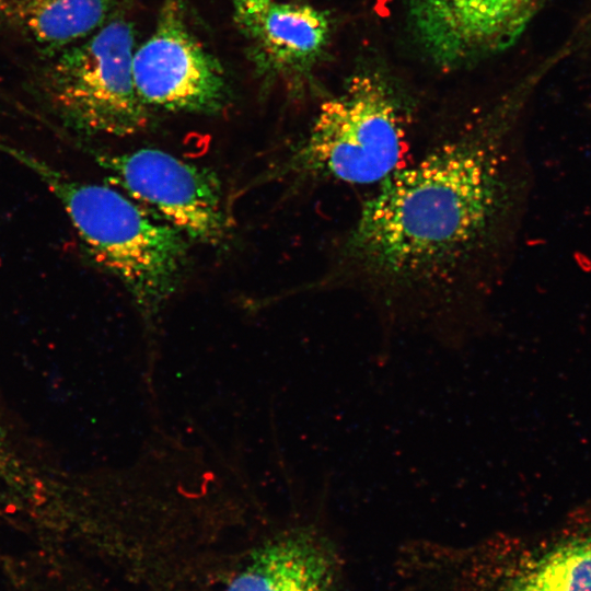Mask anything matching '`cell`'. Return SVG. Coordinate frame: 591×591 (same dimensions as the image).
I'll return each mask as SVG.
<instances>
[{
	"instance_id": "cell-1",
	"label": "cell",
	"mask_w": 591,
	"mask_h": 591,
	"mask_svg": "<svg viewBox=\"0 0 591 591\" xmlns=\"http://www.w3.org/2000/svg\"><path fill=\"white\" fill-rule=\"evenodd\" d=\"M499 114L434 141L378 184L346 232L338 280L372 298L387 325L447 344L468 333L512 201L509 120Z\"/></svg>"
},
{
	"instance_id": "cell-2",
	"label": "cell",
	"mask_w": 591,
	"mask_h": 591,
	"mask_svg": "<svg viewBox=\"0 0 591 591\" xmlns=\"http://www.w3.org/2000/svg\"><path fill=\"white\" fill-rule=\"evenodd\" d=\"M0 152L55 196L88 254L124 285L149 328L181 283L188 240L113 185L76 179L4 140Z\"/></svg>"
},
{
	"instance_id": "cell-3",
	"label": "cell",
	"mask_w": 591,
	"mask_h": 591,
	"mask_svg": "<svg viewBox=\"0 0 591 591\" xmlns=\"http://www.w3.org/2000/svg\"><path fill=\"white\" fill-rule=\"evenodd\" d=\"M403 579L412 591H591V512L542 534L414 542Z\"/></svg>"
},
{
	"instance_id": "cell-4",
	"label": "cell",
	"mask_w": 591,
	"mask_h": 591,
	"mask_svg": "<svg viewBox=\"0 0 591 591\" xmlns=\"http://www.w3.org/2000/svg\"><path fill=\"white\" fill-rule=\"evenodd\" d=\"M406 114L383 79L357 73L321 105L292 166L304 178L376 186L403 166Z\"/></svg>"
},
{
	"instance_id": "cell-5",
	"label": "cell",
	"mask_w": 591,
	"mask_h": 591,
	"mask_svg": "<svg viewBox=\"0 0 591 591\" xmlns=\"http://www.w3.org/2000/svg\"><path fill=\"white\" fill-rule=\"evenodd\" d=\"M134 44L130 23L113 20L51 65L45 79L46 97L69 128L125 137L147 126V105L132 76Z\"/></svg>"
},
{
	"instance_id": "cell-6",
	"label": "cell",
	"mask_w": 591,
	"mask_h": 591,
	"mask_svg": "<svg viewBox=\"0 0 591 591\" xmlns=\"http://www.w3.org/2000/svg\"><path fill=\"white\" fill-rule=\"evenodd\" d=\"M91 154L106 172L111 185L188 241L219 245L227 239L230 219L221 185L208 169L151 148Z\"/></svg>"
},
{
	"instance_id": "cell-7",
	"label": "cell",
	"mask_w": 591,
	"mask_h": 591,
	"mask_svg": "<svg viewBox=\"0 0 591 591\" xmlns=\"http://www.w3.org/2000/svg\"><path fill=\"white\" fill-rule=\"evenodd\" d=\"M137 93L146 105L212 114L228 101L223 69L184 23L177 0H165L152 35L132 56Z\"/></svg>"
},
{
	"instance_id": "cell-8",
	"label": "cell",
	"mask_w": 591,
	"mask_h": 591,
	"mask_svg": "<svg viewBox=\"0 0 591 591\" xmlns=\"http://www.w3.org/2000/svg\"><path fill=\"white\" fill-rule=\"evenodd\" d=\"M553 0H406L429 56L454 68L502 53Z\"/></svg>"
},
{
	"instance_id": "cell-9",
	"label": "cell",
	"mask_w": 591,
	"mask_h": 591,
	"mask_svg": "<svg viewBox=\"0 0 591 591\" xmlns=\"http://www.w3.org/2000/svg\"><path fill=\"white\" fill-rule=\"evenodd\" d=\"M341 571L328 537L298 526L259 545L227 591H338Z\"/></svg>"
},
{
	"instance_id": "cell-10",
	"label": "cell",
	"mask_w": 591,
	"mask_h": 591,
	"mask_svg": "<svg viewBox=\"0 0 591 591\" xmlns=\"http://www.w3.org/2000/svg\"><path fill=\"white\" fill-rule=\"evenodd\" d=\"M329 22L308 4L271 3L254 39L264 63L277 71L306 67L324 50Z\"/></svg>"
},
{
	"instance_id": "cell-11",
	"label": "cell",
	"mask_w": 591,
	"mask_h": 591,
	"mask_svg": "<svg viewBox=\"0 0 591 591\" xmlns=\"http://www.w3.org/2000/svg\"><path fill=\"white\" fill-rule=\"evenodd\" d=\"M115 0H12L4 15L34 39L57 48L76 43L101 26Z\"/></svg>"
},
{
	"instance_id": "cell-12",
	"label": "cell",
	"mask_w": 591,
	"mask_h": 591,
	"mask_svg": "<svg viewBox=\"0 0 591 591\" xmlns=\"http://www.w3.org/2000/svg\"><path fill=\"white\" fill-rule=\"evenodd\" d=\"M232 3L237 25L246 35L254 38L273 1L232 0Z\"/></svg>"
},
{
	"instance_id": "cell-13",
	"label": "cell",
	"mask_w": 591,
	"mask_h": 591,
	"mask_svg": "<svg viewBox=\"0 0 591 591\" xmlns=\"http://www.w3.org/2000/svg\"><path fill=\"white\" fill-rule=\"evenodd\" d=\"M0 445H1V443H0Z\"/></svg>"
}]
</instances>
